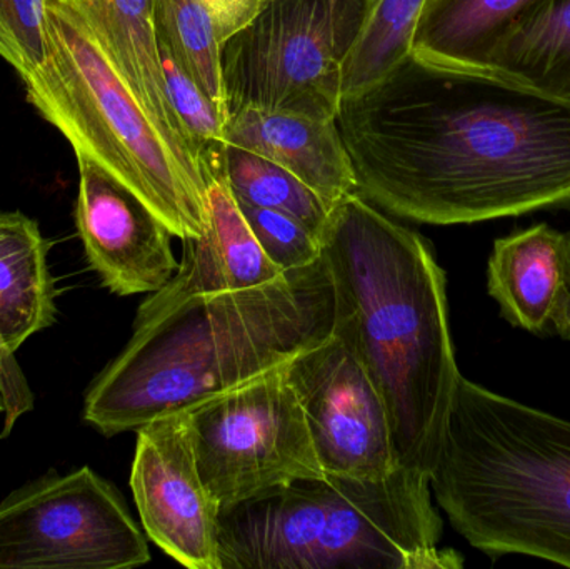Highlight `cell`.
Returning a JSON list of instances; mask_svg holds the SVG:
<instances>
[{
  "instance_id": "obj_1",
  "label": "cell",
  "mask_w": 570,
  "mask_h": 569,
  "mask_svg": "<svg viewBox=\"0 0 570 569\" xmlns=\"http://www.w3.org/2000/svg\"><path fill=\"white\" fill-rule=\"evenodd\" d=\"M338 134L379 209L454 226L570 210V102L488 67L414 53L344 97Z\"/></svg>"
},
{
  "instance_id": "obj_2",
  "label": "cell",
  "mask_w": 570,
  "mask_h": 569,
  "mask_svg": "<svg viewBox=\"0 0 570 569\" xmlns=\"http://www.w3.org/2000/svg\"><path fill=\"white\" fill-rule=\"evenodd\" d=\"M321 247L334 286L332 334L377 387L399 467L431 480L461 376L445 273L421 234L357 193L334 204Z\"/></svg>"
},
{
  "instance_id": "obj_3",
  "label": "cell",
  "mask_w": 570,
  "mask_h": 569,
  "mask_svg": "<svg viewBox=\"0 0 570 569\" xmlns=\"http://www.w3.org/2000/svg\"><path fill=\"white\" fill-rule=\"evenodd\" d=\"M334 317L324 257L264 286L193 297L134 323L129 344L90 384L83 421L116 436L189 410L317 346Z\"/></svg>"
},
{
  "instance_id": "obj_4",
  "label": "cell",
  "mask_w": 570,
  "mask_h": 569,
  "mask_svg": "<svg viewBox=\"0 0 570 569\" xmlns=\"http://www.w3.org/2000/svg\"><path fill=\"white\" fill-rule=\"evenodd\" d=\"M471 547L570 568V421L458 377L431 474Z\"/></svg>"
},
{
  "instance_id": "obj_5",
  "label": "cell",
  "mask_w": 570,
  "mask_h": 569,
  "mask_svg": "<svg viewBox=\"0 0 570 569\" xmlns=\"http://www.w3.org/2000/svg\"><path fill=\"white\" fill-rule=\"evenodd\" d=\"M431 480L399 468L382 480L305 478L220 510L223 569H461L441 548Z\"/></svg>"
},
{
  "instance_id": "obj_6",
  "label": "cell",
  "mask_w": 570,
  "mask_h": 569,
  "mask_svg": "<svg viewBox=\"0 0 570 569\" xmlns=\"http://www.w3.org/2000/svg\"><path fill=\"white\" fill-rule=\"evenodd\" d=\"M27 99L69 140L132 189L180 239L206 226L199 166L164 136L82 20L49 0V57L26 80Z\"/></svg>"
},
{
  "instance_id": "obj_7",
  "label": "cell",
  "mask_w": 570,
  "mask_h": 569,
  "mask_svg": "<svg viewBox=\"0 0 570 569\" xmlns=\"http://www.w3.org/2000/svg\"><path fill=\"white\" fill-rule=\"evenodd\" d=\"M374 0H267L226 40L229 114L244 107L335 119L342 69Z\"/></svg>"
},
{
  "instance_id": "obj_8",
  "label": "cell",
  "mask_w": 570,
  "mask_h": 569,
  "mask_svg": "<svg viewBox=\"0 0 570 569\" xmlns=\"http://www.w3.org/2000/svg\"><path fill=\"white\" fill-rule=\"evenodd\" d=\"M184 413L200 477L220 510L324 477L284 367Z\"/></svg>"
},
{
  "instance_id": "obj_9",
  "label": "cell",
  "mask_w": 570,
  "mask_h": 569,
  "mask_svg": "<svg viewBox=\"0 0 570 569\" xmlns=\"http://www.w3.org/2000/svg\"><path fill=\"white\" fill-rule=\"evenodd\" d=\"M149 561L119 491L90 468L47 474L0 504V569H122Z\"/></svg>"
},
{
  "instance_id": "obj_10",
  "label": "cell",
  "mask_w": 570,
  "mask_h": 569,
  "mask_svg": "<svg viewBox=\"0 0 570 569\" xmlns=\"http://www.w3.org/2000/svg\"><path fill=\"white\" fill-rule=\"evenodd\" d=\"M284 374L324 474L382 480L401 468L384 401L344 341L331 334L285 364Z\"/></svg>"
},
{
  "instance_id": "obj_11",
  "label": "cell",
  "mask_w": 570,
  "mask_h": 569,
  "mask_svg": "<svg viewBox=\"0 0 570 569\" xmlns=\"http://www.w3.org/2000/svg\"><path fill=\"white\" fill-rule=\"evenodd\" d=\"M130 488L147 537L189 569H223L219 504L197 468L186 413L137 430Z\"/></svg>"
},
{
  "instance_id": "obj_12",
  "label": "cell",
  "mask_w": 570,
  "mask_h": 569,
  "mask_svg": "<svg viewBox=\"0 0 570 569\" xmlns=\"http://www.w3.org/2000/svg\"><path fill=\"white\" fill-rule=\"evenodd\" d=\"M76 157V224L89 266L117 296L163 290L179 269L173 230L126 184L94 160Z\"/></svg>"
},
{
  "instance_id": "obj_13",
  "label": "cell",
  "mask_w": 570,
  "mask_h": 569,
  "mask_svg": "<svg viewBox=\"0 0 570 569\" xmlns=\"http://www.w3.org/2000/svg\"><path fill=\"white\" fill-rule=\"evenodd\" d=\"M206 226L183 239L184 256L173 279L150 294L137 311L136 323L163 316L199 296L237 293L273 283L284 273L264 253L230 193L220 163L204 170Z\"/></svg>"
},
{
  "instance_id": "obj_14",
  "label": "cell",
  "mask_w": 570,
  "mask_h": 569,
  "mask_svg": "<svg viewBox=\"0 0 570 569\" xmlns=\"http://www.w3.org/2000/svg\"><path fill=\"white\" fill-rule=\"evenodd\" d=\"M49 241L22 213H0V391L6 430L32 408L13 353L56 321V286L47 266Z\"/></svg>"
},
{
  "instance_id": "obj_15",
  "label": "cell",
  "mask_w": 570,
  "mask_h": 569,
  "mask_svg": "<svg viewBox=\"0 0 570 569\" xmlns=\"http://www.w3.org/2000/svg\"><path fill=\"white\" fill-rule=\"evenodd\" d=\"M488 291L512 326L570 341V233L538 224L499 237Z\"/></svg>"
},
{
  "instance_id": "obj_16",
  "label": "cell",
  "mask_w": 570,
  "mask_h": 569,
  "mask_svg": "<svg viewBox=\"0 0 570 569\" xmlns=\"http://www.w3.org/2000/svg\"><path fill=\"white\" fill-rule=\"evenodd\" d=\"M224 144L274 160L332 206L357 190L351 157L335 119L244 107L229 114Z\"/></svg>"
},
{
  "instance_id": "obj_17",
  "label": "cell",
  "mask_w": 570,
  "mask_h": 569,
  "mask_svg": "<svg viewBox=\"0 0 570 569\" xmlns=\"http://www.w3.org/2000/svg\"><path fill=\"white\" fill-rule=\"evenodd\" d=\"M72 10L92 33L164 136L196 163L166 90L154 0H56ZM197 164V163H196Z\"/></svg>"
},
{
  "instance_id": "obj_18",
  "label": "cell",
  "mask_w": 570,
  "mask_h": 569,
  "mask_svg": "<svg viewBox=\"0 0 570 569\" xmlns=\"http://www.w3.org/2000/svg\"><path fill=\"white\" fill-rule=\"evenodd\" d=\"M541 0H431L412 53L425 62L484 67L502 33Z\"/></svg>"
},
{
  "instance_id": "obj_19",
  "label": "cell",
  "mask_w": 570,
  "mask_h": 569,
  "mask_svg": "<svg viewBox=\"0 0 570 569\" xmlns=\"http://www.w3.org/2000/svg\"><path fill=\"white\" fill-rule=\"evenodd\" d=\"M484 67L570 102V0H541L499 37Z\"/></svg>"
},
{
  "instance_id": "obj_20",
  "label": "cell",
  "mask_w": 570,
  "mask_h": 569,
  "mask_svg": "<svg viewBox=\"0 0 570 569\" xmlns=\"http://www.w3.org/2000/svg\"><path fill=\"white\" fill-rule=\"evenodd\" d=\"M431 0H374L342 69V99L371 89L404 62Z\"/></svg>"
},
{
  "instance_id": "obj_21",
  "label": "cell",
  "mask_w": 570,
  "mask_h": 569,
  "mask_svg": "<svg viewBox=\"0 0 570 569\" xmlns=\"http://www.w3.org/2000/svg\"><path fill=\"white\" fill-rule=\"evenodd\" d=\"M224 179L239 203L279 210L304 223L321 239L332 204L297 176L259 154L224 144Z\"/></svg>"
},
{
  "instance_id": "obj_22",
  "label": "cell",
  "mask_w": 570,
  "mask_h": 569,
  "mask_svg": "<svg viewBox=\"0 0 570 569\" xmlns=\"http://www.w3.org/2000/svg\"><path fill=\"white\" fill-rule=\"evenodd\" d=\"M154 17L157 39L229 112L223 72L224 43L206 7L199 0H154Z\"/></svg>"
},
{
  "instance_id": "obj_23",
  "label": "cell",
  "mask_w": 570,
  "mask_h": 569,
  "mask_svg": "<svg viewBox=\"0 0 570 569\" xmlns=\"http://www.w3.org/2000/svg\"><path fill=\"white\" fill-rule=\"evenodd\" d=\"M157 42L170 106L183 124L190 153L200 169L204 157L223 146L229 112L206 92L163 40Z\"/></svg>"
},
{
  "instance_id": "obj_24",
  "label": "cell",
  "mask_w": 570,
  "mask_h": 569,
  "mask_svg": "<svg viewBox=\"0 0 570 569\" xmlns=\"http://www.w3.org/2000/svg\"><path fill=\"white\" fill-rule=\"evenodd\" d=\"M0 57L22 80L49 57V0H0Z\"/></svg>"
},
{
  "instance_id": "obj_25",
  "label": "cell",
  "mask_w": 570,
  "mask_h": 569,
  "mask_svg": "<svg viewBox=\"0 0 570 569\" xmlns=\"http://www.w3.org/2000/svg\"><path fill=\"white\" fill-rule=\"evenodd\" d=\"M257 243L271 261L283 271L302 269L322 257L321 239L304 223L279 213L239 203Z\"/></svg>"
},
{
  "instance_id": "obj_26",
  "label": "cell",
  "mask_w": 570,
  "mask_h": 569,
  "mask_svg": "<svg viewBox=\"0 0 570 569\" xmlns=\"http://www.w3.org/2000/svg\"><path fill=\"white\" fill-rule=\"evenodd\" d=\"M213 17L223 43L243 30L266 6L267 0H199Z\"/></svg>"
},
{
  "instance_id": "obj_27",
  "label": "cell",
  "mask_w": 570,
  "mask_h": 569,
  "mask_svg": "<svg viewBox=\"0 0 570 569\" xmlns=\"http://www.w3.org/2000/svg\"><path fill=\"white\" fill-rule=\"evenodd\" d=\"M3 411V398H2V391H0V413Z\"/></svg>"
}]
</instances>
